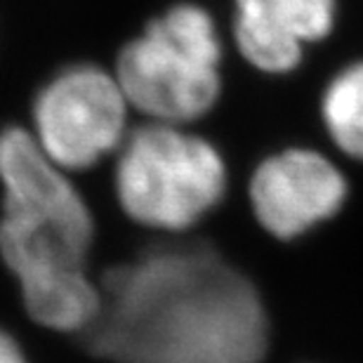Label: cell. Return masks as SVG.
Here are the masks:
<instances>
[{
  "mask_svg": "<svg viewBox=\"0 0 363 363\" xmlns=\"http://www.w3.org/2000/svg\"><path fill=\"white\" fill-rule=\"evenodd\" d=\"M83 330L116 363H262L269 321L257 288L206 245L154 248L108 269Z\"/></svg>",
  "mask_w": 363,
  "mask_h": 363,
  "instance_id": "1",
  "label": "cell"
},
{
  "mask_svg": "<svg viewBox=\"0 0 363 363\" xmlns=\"http://www.w3.org/2000/svg\"><path fill=\"white\" fill-rule=\"evenodd\" d=\"M220 62L213 17L199 5H175L121 50L116 81L142 113L161 123H186L215 106Z\"/></svg>",
  "mask_w": 363,
  "mask_h": 363,
  "instance_id": "2",
  "label": "cell"
},
{
  "mask_svg": "<svg viewBox=\"0 0 363 363\" xmlns=\"http://www.w3.org/2000/svg\"><path fill=\"white\" fill-rule=\"evenodd\" d=\"M227 168L213 144L165 125H144L123 144L116 191L135 222L154 229L191 227L222 201Z\"/></svg>",
  "mask_w": 363,
  "mask_h": 363,
  "instance_id": "3",
  "label": "cell"
},
{
  "mask_svg": "<svg viewBox=\"0 0 363 363\" xmlns=\"http://www.w3.org/2000/svg\"><path fill=\"white\" fill-rule=\"evenodd\" d=\"M0 252L19 279L26 311L52 330L83 333L101 304L99 288L85 274L88 250L19 217L0 222Z\"/></svg>",
  "mask_w": 363,
  "mask_h": 363,
  "instance_id": "4",
  "label": "cell"
},
{
  "mask_svg": "<svg viewBox=\"0 0 363 363\" xmlns=\"http://www.w3.org/2000/svg\"><path fill=\"white\" fill-rule=\"evenodd\" d=\"M125 94L94 64H76L40 90L33 106L38 144L60 168H90L123 142Z\"/></svg>",
  "mask_w": 363,
  "mask_h": 363,
  "instance_id": "5",
  "label": "cell"
},
{
  "mask_svg": "<svg viewBox=\"0 0 363 363\" xmlns=\"http://www.w3.org/2000/svg\"><path fill=\"white\" fill-rule=\"evenodd\" d=\"M347 201V179L328 158L309 149H288L257 165L250 203L272 236L290 241L335 217Z\"/></svg>",
  "mask_w": 363,
  "mask_h": 363,
  "instance_id": "6",
  "label": "cell"
},
{
  "mask_svg": "<svg viewBox=\"0 0 363 363\" xmlns=\"http://www.w3.org/2000/svg\"><path fill=\"white\" fill-rule=\"evenodd\" d=\"M0 182L5 215L57 231L83 250L90 248L94 227L88 206L26 130L0 133Z\"/></svg>",
  "mask_w": 363,
  "mask_h": 363,
  "instance_id": "7",
  "label": "cell"
},
{
  "mask_svg": "<svg viewBox=\"0 0 363 363\" xmlns=\"http://www.w3.org/2000/svg\"><path fill=\"white\" fill-rule=\"evenodd\" d=\"M236 43L252 67L288 74L302 45L323 40L335 24V0H236Z\"/></svg>",
  "mask_w": 363,
  "mask_h": 363,
  "instance_id": "8",
  "label": "cell"
},
{
  "mask_svg": "<svg viewBox=\"0 0 363 363\" xmlns=\"http://www.w3.org/2000/svg\"><path fill=\"white\" fill-rule=\"evenodd\" d=\"M323 121L333 142L347 156L363 161V62L333 78L323 94Z\"/></svg>",
  "mask_w": 363,
  "mask_h": 363,
  "instance_id": "9",
  "label": "cell"
},
{
  "mask_svg": "<svg viewBox=\"0 0 363 363\" xmlns=\"http://www.w3.org/2000/svg\"><path fill=\"white\" fill-rule=\"evenodd\" d=\"M0 363H28L19 350V345L3 330H0Z\"/></svg>",
  "mask_w": 363,
  "mask_h": 363,
  "instance_id": "10",
  "label": "cell"
}]
</instances>
